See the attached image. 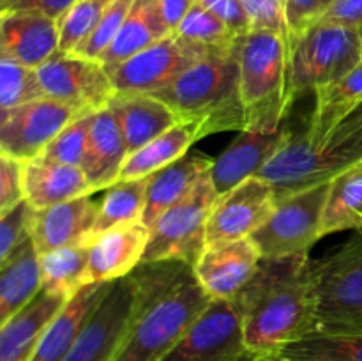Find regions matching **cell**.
Returning <instances> with one entry per match:
<instances>
[{"label":"cell","instance_id":"ee69618b","mask_svg":"<svg viewBox=\"0 0 362 361\" xmlns=\"http://www.w3.org/2000/svg\"><path fill=\"white\" fill-rule=\"evenodd\" d=\"M194 2L221 18L237 35H244L251 30V23L240 0H194Z\"/></svg>","mask_w":362,"mask_h":361},{"label":"cell","instance_id":"d4e9b609","mask_svg":"<svg viewBox=\"0 0 362 361\" xmlns=\"http://www.w3.org/2000/svg\"><path fill=\"white\" fill-rule=\"evenodd\" d=\"M108 108L119 120L129 154L179 122L173 110L152 94H117Z\"/></svg>","mask_w":362,"mask_h":361},{"label":"cell","instance_id":"8fae6325","mask_svg":"<svg viewBox=\"0 0 362 361\" xmlns=\"http://www.w3.org/2000/svg\"><path fill=\"white\" fill-rule=\"evenodd\" d=\"M247 356L235 299H212L159 361H244Z\"/></svg>","mask_w":362,"mask_h":361},{"label":"cell","instance_id":"d6a6232c","mask_svg":"<svg viewBox=\"0 0 362 361\" xmlns=\"http://www.w3.org/2000/svg\"><path fill=\"white\" fill-rule=\"evenodd\" d=\"M147 188L148 177L136 180H119L110 186L103 200L99 202L92 239L106 230L144 222Z\"/></svg>","mask_w":362,"mask_h":361},{"label":"cell","instance_id":"74e56055","mask_svg":"<svg viewBox=\"0 0 362 361\" xmlns=\"http://www.w3.org/2000/svg\"><path fill=\"white\" fill-rule=\"evenodd\" d=\"M95 112L81 113L73 122L67 124L55 138L48 144V147L42 151L41 158L48 161L60 163L67 166L83 165L85 154L88 147V137H90L92 117Z\"/></svg>","mask_w":362,"mask_h":361},{"label":"cell","instance_id":"bcb514c9","mask_svg":"<svg viewBox=\"0 0 362 361\" xmlns=\"http://www.w3.org/2000/svg\"><path fill=\"white\" fill-rule=\"evenodd\" d=\"M322 20L359 28L362 25V0H334Z\"/></svg>","mask_w":362,"mask_h":361},{"label":"cell","instance_id":"e575fe53","mask_svg":"<svg viewBox=\"0 0 362 361\" xmlns=\"http://www.w3.org/2000/svg\"><path fill=\"white\" fill-rule=\"evenodd\" d=\"M46 98L37 69L0 55V110H11Z\"/></svg>","mask_w":362,"mask_h":361},{"label":"cell","instance_id":"836d02e7","mask_svg":"<svg viewBox=\"0 0 362 361\" xmlns=\"http://www.w3.org/2000/svg\"><path fill=\"white\" fill-rule=\"evenodd\" d=\"M269 357L278 361H362V335L315 331Z\"/></svg>","mask_w":362,"mask_h":361},{"label":"cell","instance_id":"603a6c76","mask_svg":"<svg viewBox=\"0 0 362 361\" xmlns=\"http://www.w3.org/2000/svg\"><path fill=\"white\" fill-rule=\"evenodd\" d=\"M112 285L113 282L87 283L83 289L78 290L48 326L30 361H64Z\"/></svg>","mask_w":362,"mask_h":361},{"label":"cell","instance_id":"c3c4849f","mask_svg":"<svg viewBox=\"0 0 362 361\" xmlns=\"http://www.w3.org/2000/svg\"><path fill=\"white\" fill-rule=\"evenodd\" d=\"M244 361H278L274 357H269V356H247Z\"/></svg>","mask_w":362,"mask_h":361},{"label":"cell","instance_id":"9c48e42d","mask_svg":"<svg viewBox=\"0 0 362 361\" xmlns=\"http://www.w3.org/2000/svg\"><path fill=\"white\" fill-rule=\"evenodd\" d=\"M331 183L297 191L278 202L267 222L251 234L262 258L306 255L322 237V218Z\"/></svg>","mask_w":362,"mask_h":361},{"label":"cell","instance_id":"8d00e7d4","mask_svg":"<svg viewBox=\"0 0 362 361\" xmlns=\"http://www.w3.org/2000/svg\"><path fill=\"white\" fill-rule=\"evenodd\" d=\"M175 34L180 38L189 39L198 45L209 46V48H230L235 45L239 35L225 23L219 16L205 9L204 6L194 2L187 16L179 25Z\"/></svg>","mask_w":362,"mask_h":361},{"label":"cell","instance_id":"7402d4cb","mask_svg":"<svg viewBox=\"0 0 362 361\" xmlns=\"http://www.w3.org/2000/svg\"><path fill=\"white\" fill-rule=\"evenodd\" d=\"M129 152H127L126 138L115 113L108 106L95 112L92 117L87 154L81 165V170L90 180L95 193L99 190H108L119 180L120 170Z\"/></svg>","mask_w":362,"mask_h":361},{"label":"cell","instance_id":"44dd1931","mask_svg":"<svg viewBox=\"0 0 362 361\" xmlns=\"http://www.w3.org/2000/svg\"><path fill=\"white\" fill-rule=\"evenodd\" d=\"M67 301L41 290L27 306L0 324V361H30L45 331Z\"/></svg>","mask_w":362,"mask_h":361},{"label":"cell","instance_id":"d6986e66","mask_svg":"<svg viewBox=\"0 0 362 361\" xmlns=\"http://www.w3.org/2000/svg\"><path fill=\"white\" fill-rule=\"evenodd\" d=\"M151 229L144 222L106 230L90 241L88 283H106L129 276L144 260Z\"/></svg>","mask_w":362,"mask_h":361},{"label":"cell","instance_id":"7dc6e473","mask_svg":"<svg viewBox=\"0 0 362 361\" xmlns=\"http://www.w3.org/2000/svg\"><path fill=\"white\" fill-rule=\"evenodd\" d=\"M194 6V0H159V9L170 34L177 32L179 25Z\"/></svg>","mask_w":362,"mask_h":361},{"label":"cell","instance_id":"f35d334b","mask_svg":"<svg viewBox=\"0 0 362 361\" xmlns=\"http://www.w3.org/2000/svg\"><path fill=\"white\" fill-rule=\"evenodd\" d=\"M133 4L134 0H112L108 9L105 11L103 18L99 20L98 27L78 46V50L74 53L81 57H87V59L101 60L106 50L112 46V42L119 35L120 28H122Z\"/></svg>","mask_w":362,"mask_h":361},{"label":"cell","instance_id":"60d3db41","mask_svg":"<svg viewBox=\"0 0 362 361\" xmlns=\"http://www.w3.org/2000/svg\"><path fill=\"white\" fill-rule=\"evenodd\" d=\"M37 209L27 200L0 214V262L6 260L20 244L32 237V223Z\"/></svg>","mask_w":362,"mask_h":361},{"label":"cell","instance_id":"277c9868","mask_svg":"<svg viewBox=\"0 0 362 361\" xmlns=\"http://www.w3.org/2000/svg\"><path fill=\"white\" fill-rule=\"evenodd\" d=\"M362 163V105L320 140L290 133L285 144L258 172L274 188L276 200L297 191L331 183Z\"/></svg>","mask_w":362,"mask_h":361},{"label":"cell","instance_id":"ba28073f","mask_svg":"<svg viewBox=\"0 0 362 361\" xmlns=\"http://www.w3.org/2000/svg\"><path fill=\"white\" fill-rule=\"evenodd\" d=\"M218 197L211 173H207L193 191L148 227L151 237L141 262L182 260L197 264L207 248L209 216Z\"/></svg>","mask_w":362,"mask_h":361},{"label":"cell","instance_id":"4dcf8cb0","mask_svg":"<svg viewBox=\"0 0 362 361\" xmlns=\"http://www.w3.org/2000/svg\"><path fill=\"white\" fill-rule=\"evenodd\" d=\"M90 243L71 244L39 255L42 290L67 299L88 283Z\"/></svg>","mask_w":362,"mask_h":361},{"label":"cell","instance_id":"7c38bea8","mask_svg":"<svg viewBox=\"0 0 362 361\" xmlns=\"http://www.w3.org/2000/svg\"><path fill=\"white\" fill-rule=\"evenodd\" d=\"M37 74L46 98L73 106L80 112H99L117 96L105 64L76 53L59 50L37 67Z\"/></svg>","mask_w":362,"mask_h":361},{"label":"cell","instance_id":"d590c367","mask_svg":"<svg viewBox=\"0 0 362 361\" xmlns=\"http://www.w3.org/2000/svg\"><path fill=\"white\" fill-rule=\"evenodd\" d=\"M112 0H76L59 20L60 52L74 53L78 46L94 32Z\"/></svg>","mask_w":362,"mask_h":361},{"label":"cell","instance_id":"ffe728a7","mask_svg":"<svg viewBox=\"0 0 362 361\" xmlns=\"http://www.w3.org/2000/svg\"><path fill=\"white\" fill-rule=\"evenodd\" d=\"M98 212L99 202L92 195L35 211L32 241L39 255L71 244L90 243Z\"/></svg>","mask_w":362,"mask_h":361},{"label":"cell","instance_id":"83f0119b","mask_svg":"<svg viewBox=\"0 0 362 361\" xmlns=\"http://www.w3.org/2000/svg\"><path fill=\"white\" fill-rule=\"evenodd\" d=\"M204 137V130L198 122L179 120L168 131H165L158 138L148 142L147 145L138 149L136 152L127 156L126 163L120 170L119 180H136L151 177L152 173L159 172V170L175 163L177 159L184 158L191 145Z\"/></svg>","mask_w":362,"mask_h":361},{"label":"cell","instance_id":"7bdbcfd3","mask_svg":"<svg viewBox=\"0 0 362 361\" xmlns=\"http://www.w3.org/2000/svg\"><path fill=\"white\" fill-rule=\"evenodd\" d=\"M23 200V163L0 152V214Z\"/></svg>","mask_w":362,"mask_h":361},{"label":"cell","instance_id":"3957f363","mask_svg":"<svg viewBox=\"0 0 362 361\" xmlns=\"http://www.w3.org/2000/svg\"><path fill=\"white\" fill-rule=\"evenodd\" d=\"M235 45L212 50L172 85L152 96L166 103L179 120L200 124L205 137L223 131H244L246 120L239 92Z\"/></svg>","mask_w":362,"mask_h":361},{"label":"cell","instance_id":"f907efd6","mask_svg":"<svg viewBox=\"0 0 362 361\" xmlns=\"http://www.w3.org/2000/svg\"><path fill=\"white\" fill-rule=\"evenodd\" d=\"M4 2H6V0H0V4H4Z\"/></svg>","mask_w":362,"mask_h":361},{"label":"cell","instance_id":"f546056e","mask_svg":"<svg viewBox=\"0 0 362 361\" xmlns=\"http://www.w3.org/2000/svg\"><path fill=\"white\" fill-rule=\"evenodd\" d=\"M362 105V64L339 80L315 88V110L303 134L320 140Z\"/></svg>","mask_w":362,"mask_h":361},{"label":"cell","instance_id":"8992f818","mask_svg":"<svg viewBox=\"0 0 362 361\" xmlns=\"http://www.w3.org/2000/svg\"><path fill=\"white\" fill-rule=\"evenodd\" d=\"M317 331L362 335V232L313 260Z\"/></svg>","mask_w":362,"mask_h":361},{"label":"cell","instance_id":"9a60e30c","mask_svg":"<svg viewBox=\"0 0 362 361\" xmlns=\"http://www.w3.org/2000/svg\"><path fill=\"white\" fill-rule=\"evenodd\" d=\"M276 205L271 184L258 177L244 180L216 200L207 223V248L251 237L267 222Z\"/></svg>","mask_w":362,"mask_h":361},{"label":"cell","instance_id":"f6af8a7d","mask_svg":"<svg viewBox=\"0 0 362 361\" xmlns=\"http://www.w3.org/2000/svg\"><path fill=\"white\" fill-rule=\"evenodd\" d=\"M76 0H6L0 4V13L4 11H20V13H35L53 18L59 21Z\"/></svg>","mask_w":362,"mask_h":361},{"label":"cell","instance_id":"4316f807","mask_svg":"<svg viewBox=\"0 0 362 361\" xmlns=\"http://www.w3.org/2000/svg\"><path fill=\"white\" fill-rule=\"evenodd\" d=\"M41 290L39 251L30 237L0 262V324L27 306Z\"/></svg>","mask_w":362,"mask_h":361},{"label":"cell","instance_id":"cb8c5ba5","mask_svg":"<svg viewBox=\"0 0 362 361\" xmlns=\"http://www.w3.org/2000/svg\"><path fill=\"white\" fill-rule=\"evenodd\" d=\"M23 190L25 200L37 211L95 193L80 166L60 165L41 156L23 163Z\"/></svg>","mask_w":362,"mask_h":361},{"label":"cell","instance_id":"e0dca14e","mask_svg":"<svg viewBox=\"0 0 362 361\" xmlns=\"http://www.w3.org/2000/svg\"><path fill=\"white\" fill-rule=\"evenodd\" d=\"M290 133L292 131L285 126L274 133L240 131L239 137L218 158H214L209 172L219 197L243 184L244 180L257 177L265 163L281 149Z\"/></svg>","mask_w":362,"mask_h":361},{"label":"cell","instance_id":"2e32d148","mask_svg":"<svg viewBox=\"0 0 362 361\" xmlns=\"http://www.w3.org/2000/svg\"><path fill=\"white\" fill-rule=\"evenodd\" d=\"M260 260V250L251 237H246L205 248L193 271L212 299H235L253 278Z\"/></svg>","mask_w":362,"mask_h":361},{"label":"cell","instance_id":"ab89813d","mask_svg":"<svg viewBox=\"0 0 362 361\" xmlns=\"http://www.w3.org/2000/svg\"><path fill=\"white\" fill-rule=\"evenodd\" d=\"M244 11L247 14V20L251 23V30H267L281 35L288 52V66H290V52H292V38H290L288 21H286L285 6L283 0H240Z\"/></svg>","mask_w":362,"mask_h":361},{"label":"cell","instance_id":"6da1fadb","mask_svg":"<svg viewBox=\"0 0 362 361\" xmlns=\"http://www.w3.org/2000/svg\"><path fill=\"white\" fill-rule=\"evenodd\" d=\"M247 353L272 356L317 331V297L310 255L262 258L235 297Z\"/></svg>","mask_w":362,"mask_h":361},{"label":"cell","instance_id":"5bb4252c","mask_svg":"<svg viewBox=\"0 0 362 361\" xmlns=\"http://www.w3.org/2000/svg\"><path fill=\"white\" fill-rule=\"evenodd\" d=\"M134 306L136 289L131 275L115 280L64 361H113L133 321Z\"/></svg>","mask_w":362,"mask_h":361},{"label":"cell","instance_id":"f1b7e54d","mask_svg":"<svg viewBox=\"0 0 362 361\" xmlns=\"http://www.w3.org/2000/svg\"><path fill=\"white\" fill-rule=\"evenodd\" d=\"M166 35L170 32L161 16L159 0H134L119 35L106 50L101 62L108 71L113 69Z\"/></svg>","mask_w":362,"mask_h":361},{"label":"cell","instance_id":"52a82bcc","mask_svg":"<svg viewBox=\"0 0 362 361\" xmlns=\"http://www.w3.org/2000/svg\"><path fill=\"white\" fill-rule=\"evenodd\" d=\"M362 64L359 28L320 20L297 38L290 55V98L339 80Z\"/></svg>","mask_w":362,"mask_h":361},{"label":"cell","instance_id":"681fc988","mask_svg":"<svg viewBox=\"0 0 362 361\" xmlns=\"http://www.w3.org/2000/svg\"><path fill=\"white\" fill-rule=\"evenodd\" d=\"M359 34H361V42H362V25L359 27Z\"/></svg>","mask_w":362,"mask_h":361},{"label":"cell","instance_id":"484cf974","mask_svg":"<svg viewBox=\"0 0 362 361\" xmlns=\"http://www.w3.org/2000/svg\"><path fill=\"white\" fill-rule=\"evenodd\" d=\"M214 159L204 154H189L177 159L166 168L148 177L147 204H145L144 223L151 227L166 209L182 200L198 183L211 172Z\"/></svg>","mask_w":362,"mask_h":361},{"label":"cell","instance_id":"1f68e13d","mask_svg":"<svg viewBox=\"0 0 362 361\" xmlns=\"http://www.w3.org/2000/svg\"><path fill=\"white\" fill-rule=\"evenodd\" d=\"M341 230L362 232V163L331 180L322 237Z\"/></svg>","mask_w":362,"mask_h":361},{"label":"cell","instance_id":"b9f144b4","mask_svg":"<svg viewBox=\"0 0 362 361\" xmlns=\"http://www.w3.org/2000/svg\"><path fill=\"white\" fill-rule=\"evenodd\" d=\"M332 2L334 0H283L290 38H292V50L297 38L303 32H306L311 25L320 21ZM290 55H292V52H290Z\"/></svg>","mask_w":362,"mask_h":361},{"label":"cell","instance_id":"7a4b0ae2","mask_svg":"<svg viewBox=\"0 0 362 361\" xmlns=\"http://www.w3.org/2000/svg\"><path fill=\"white\" fill-rule=\"evenodd\" d=\"M131 278L136 306L113 361H159L187 331L212 297L182 260L141 262Z\"/></svg>","mask_w":362,"mask_h":361},{"label":"cell","instance_id":"ac0fdd59","mask_svg":"<svg viewBox=\"0 0 362 361\" xmlns=\"http://www.w3.org/2000/svg\"><path fill=\"white\" fill-rule=\"evenodd\" d=\"M59 21L35 13H0V55L37 69L59 52Z\"/></svg>","mask_w":362,"mask_h":361},{"label":"cell","instance_id":"4fadbf2b","mask_svg":"<svg viewBox=\"0 0 362 361\" xmlns=\"http://www.w3.org/2000/svg\"><path fill=\"white\" fill-rule=\"evenodd\" d=\"M81 113L88 112H80L49 98L0 110V152L21 163L32 161Z\"/></svg>","mask_w":362,"mask_h":361},{"label":"cell","instance_id":"30bf717a","mask_svg":"<svg viewBox=\"0 0 362 361\" xmlns=\"http://www.w3.org/2000/svg\"><path fill=\"white\" fill-rule=\"evenodd\" d=\"M216 48L170 34L110 69L117 94H156ZM219 50V48H218Z\"/></svg>","mask_w":362,"mask_h":361},{"label":"cell","instance_id":"5b68a950","mask_svg":"<svg viewBox=\"0 0 362 361\" xmlns=\"http://www.w3.org/2000/svg\"><path fill=\"white\" fill-rule=\"evenodd\" d=\"M239 92L246 130L274 133L292 106L288 87V52L281 35L250 30L235 45Z\"/></svg>","mask_w":362,"mask_h":361}]
</instances>
